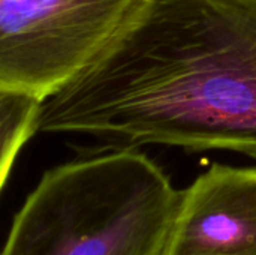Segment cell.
<instances>
[{"instance_id":"6da1fadb","label":"cell","mask_w":256,"mask_h":255,"mask_svg":"<svg viewBox=\"0 0 256 255\" xmlns=\"http://www.w3.org/2000/svg\"><path fill=\"white\" fill-rule=\"evenodd\" d=\"M38 132L256 159V0H135Z\"/></svg>"},{"instance_id":"7a4b0ae2","label":"cell","mask_w":256,"mask_h":255,"mask_svg":"<svg viewBox=\"0 0 256 255\" xmlns=\"http://www.w3.org/2000/svg\"><path fill=\"white\" fill-rule=\"evenodd\" d=\"M178 203L136 149L75 159L42 176L0 255H162Z\"/></svg>"},{"instance_id":"3957f363","label":"cell","mask_w":256,"mask_h":255,"mask_svg":"<svg viewBox=\"0 0 256 255\" xmlns=\"http://www.w3.org/2000/svg\"><path fill=\"white\" fill-rule=\"evenodd\" d=\"M135 0H0V92L44 102L106 44Z\"/></svg>"},{"instance_id":"277c9868","label":"cell","mask_w":256,"mask_h":255,"mask_svg":"<svg viewBox=\"0 0 256 255\" xmlns=\"http://www.w3.org/2000/svg\"><path fill=\"white\" fill-rule=\"evenodd\" d=\"M162 255H256V167L213 164L180 191Z\"/></svg>"},{"instance_id":"5b68a950","label":"cell","mask_w":256,"mask_h":255,"mask_svg":"<svg viewBox=\"0 0 256 255\" xmlns=\"http://www.w3.org/2000/svg\"><path fill=\"white\" fill-rule=\"evenodd\" d=\"M40 102L0 92V191L22 146L38 132Z\"/></svg>"}]
</instances>
